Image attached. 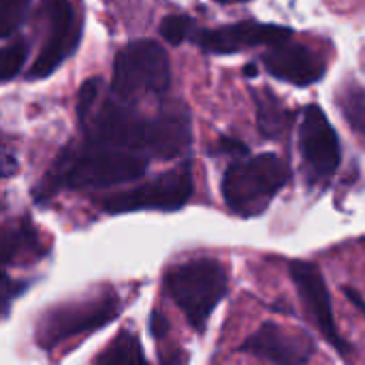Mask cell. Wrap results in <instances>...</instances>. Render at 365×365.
<instances>
[{"mask_svg":"<svg viewBox=\"0 0 365 365\" xmlns=\"http://www.w3.org/2000/svg\"><path fill=\"white\" fill-rule=\"evenodd\" d=\"M148 169V156L135 150L86 141L66 150L47 175L49 190H98L137 180Z\"/></svg>","mask_w":365,"mask_h":365,"instance_id":"obj_1","label":"cell"},{"mask_svg":"<svg viewBox=\"0 0 365 365\" xmlns=\"http://www.w3.org/2000/svg\"><path fill=\"white\" fill-rule=\"evenodd\" d=\"M291 180V167L278 154L235 158L222 178L225 203L240 216L261 214Z\"/></svg>","mask_w":365,"mask_h":365,"instance_id":"obj_2","label":"cell"},{"mask_svg":"<svg viewBox=\"0 0 365 365\" xmlns=\"http://www.w3.org/2000/svg\"><path fill=\"white\" fill-rule=\"evenodd\" d=\"M167 291L188 323L203 331L212 312L229 291L227 269L214 259H195L167 274Z\"/></svg>","mask_w":365,"mask_h":365,"instance_id":"obj_3","label":"cell"},{"mask_svg":"<svg viewBox=\"0 0 365 365\" xmlns=\"http://www.w3.org/2000/svg\"><path fill=\"white\" fill-rule=\"evenodd\" d=\"M169 81V58L156 41H133L115 56L111 94L124 103H135L145 94H163Z\"/></svg>","mask_w":365,"mask_h":365,"instance_id":"obj_4","label":"cell"},{"mask_svg":"<svg viewBox=\"0 0 365 365\" xmlns=\"http://www.w3.org/2000/svg\"><path fill=\"white\" fill-rule=\"evenodd\" d=\"M192 167L188 163L145 182L126 192L113 195L105 199L101 205L109 214H124L137 210H158V212H175L184 207L192 197Z\"/></svg>","mask_w":365,"mask_h":365,"instance_id":"obj_5","label":"cell"},{"mask_svg":"<svg viewBox=\"0 0 365 365\" xmlns=\"http://www.w3.org/2000/svg\"><path fill=\"white\" fill-rule=\"evenodd\" d=\"M118 310H120V304L113 293H107L98 299L62 306L43 319L36 331V340L45 349H51L56 344L66 342L68 338L77 334L94 331L107 325L109 321L118 317Z\"/></svg>","mask_w":365,"mask_h":365,"instance_id":"obj_6","label":"cell"},{"mask_svg":"<svg viewBox=\"0 0 365 365\" xmlns=\"http://www.w3.org/2000/svg\"><path fill=\"white\" fill-rule=\"evenodd\" d=\"M43 15L47 17V38L34 64L28 71L30 79L49 77L77 49L81 24L68 0H43Z\"/></svg>","mask_w":365,"mask_h":365,"instance_id":"obj_7","label":"cell"},{"mask_svg":"<svg viewBox=\"0 0 365 365\" xmlns=\"http://www.w3.org/2000/svg\"><path fill=\"white\" fill-rule=\"evenodd\" d=\"M293 284L302 297V304L306 308L308 319L317 325V329L321 331V336L344 357L351 353V344L346 340L340 338L336 319H334V306H331V297L325 284V278L319 269V265L310 263V261H293L289 265Z\"/></svg>","mask_w":365,"mask_h":365,"instance_id":"obj_8","label":"cell"},{"mask_svg":"<svg viewBox=\"0 0 365 365\" xmlns=\"http://www.w3.org/2000/svg\"><path fill=\"white\" fill-rule=\"evenodd\" d=\"M299 150L310 180H327L340 167V139L319 105H308L299 126Z\"/></svg>","mask_w":365,"mask_h":365,"instance_id":"obj_9","label":"cell"},{"mask_svg":"<svg viewBox=\"0 0 365 365\" xmlns=\"http://www.w3.org/2000/svg\"><path fill=\"white\" fill-rule=\"evenodd\" d=\"M195 43L207 53H237L257 45H274L293 36L291 28L276 24H261L255 19L237 21L220 28H205L192 34Z\"/></svg>","mask_w":365,"mask_h":365,"instance_id":"obj_10","label":"cell"},{"mask_svg":"<svg viewBox=\"0 0 365 365\" xmlns=\"http://www.w3.org/2000/svg\"><path fill=\"white\" fill-rule=\"evenodd\" d=\"M242 351L272 364H306L314 353V342L308 334L282 327L278 323H263L244 344Z\"/></svg>","mask_w":365,"mask_h":365,"instance_id":"obj_11","label":"cell"},{"mask_svg":"<svg viewBox=\"0 0 365 365\" xmlns=\"http://www.w3.org/2000/svg\"><path fill=\"white\" fill-rule=\"evenodd\" d=\"M263 64L276 79L302 88L323 79L327 68L319 53L302 43H293L291 38L269 45V49L263 53Z\"/></svg>","mask_w":365,"mask_h":365,"instance_id":"obj_12","label":"cell"},{"mask_svg":"<svg viewBox=\"0 0 365 365\" xmlns=\"http://www.w3.org/2000/svg\"><path fill=\"white\" fill-rule=\"evenodd\" d=\"M192 128L186 107L169 105L158 115L150 118L148 137H145V156L160 160L180 158L190 150Z\"/></svg>","mask_w":365,"mask_h":365,"instance_id":"obj_13","label":"cell"},{"mask_svg":"<svg viewBox=\"0 0 365 365\" xmlns=\"http://www.w3.org/2000/svg\"><path fill=\"white\" fill-rule=\"evenodd\" d=\"M41 255V240L30 222L9 225L0 229V274L17 261Z\"/></svg>","mask_w":365,"mask_h":365,"instance_id":"obj_14","label":"cell"},{"mask_svg":"<svg viewBox=\"0 0 365 365\" xmlns=\"http://www.w3.org/2000/svg\"><path fill=\"white\" fill-rule=\"evenodd\" d=\"M255 105H257V124H259V133L265 139H280L289 133V128L293 126L295 113L269 90H255L252 92Z\"/></svg>","mask_w":365,"mask_h":365,"instance_id":"obj_15","label":"cell"},{"mask_svg":"<svg viewBox=\"0 0 365 365\" xmlns=\"http://www.w3.org/2000/svg\"><path fill=\"white\" fill-rule=\"evenodd\" d=\"M145 355L139 346V340L133 334L122 331L111 346L98 357L101 364H130V361H143Z\"/></svg>","mask_w":365,"mask_h":365,"instance_id":"obj_16","label":"cell"},{"mask_svg":"<svg viewBox=\"0 0 365 365\" xmlns=\"http://www.w3.org/2000/svg\"><path fill=\"white\" fill-rule=\"evenodd\" d=\"M158 32L169 45H182L192 34V19L182 13H171L163 17Z\"/></svg>","mask_w":365,"mask_h":365,"instance_id":"obj_17","label":"cell"},{"mask_svg":"<svg viewBox=\"0 0 365 365\" xmlns=\"http://www.w3.org/2000/svg\"><path fill=\"white\" fill-rule=\"evenodd\" d=\"M30 0H0V38L11 36L26 17Z\"/></svg>","mask_w":365,"mask_h":365,"instance_id":"obj_18","label":"cell"},{"mask_svg":"<svg viewBox=\"0 0 365 365\" xmlns=\"http://www.w3.org/2000/svg\"><path fill=\"white\" fill-rule=\"evenodd\" d=\"M26 56H28V47L24 43L0 47V83L11 81L21 71Z\"/></svg>","mask_w":365,"mask_h":365,"instance_id":"obj_19","label":"cell"},{"mask_svg":"<svg viewBox=\"0 0 365 365\" xmlns=\"http://www.w3.org/2000/svg\"><path fill=\"white\" fill-rule=\"evenodd\" d=\"M342 109L346 120L353 124V128L357 133L364 130V113H365V101L361 86H353L351 92H344V101H342Z\"/></svg>","mask_w":365,"mask_h":365,"instance_id":"obj_20","label":"cell"},{"mask_svg":"<svg viewBox=\"0 0 365 365\" xmlns=\"http://www.w3.org/2000/svg\"><path fill=\"white\" fill-rule=\"evenodd\" d=\"M101 92H103V79L101 77H92V79L83 81V86L79 88V94H77V118H79V122L96 105V101L101 98Z\"/></svg>","mask_w":365,"mask_h":365,"instance_id":"obj_21","label":"cell"},{"mask_svg":"<svg viewBox=\"0 0 365 365\" xmlns=\"http://www.w3.org/2000/svg\"><path fill=\"white\" fill-rule=\"evenodd\" d=\"M26 289L24 282H17L13 278H9L6 274H0V319L9 312L11 302Z\"/></svg>","mask_w":365,"mask_h":365,"instance_id":"obj_22","label":"cell"},{"mask_svg":"<svg viewBox=\"0 0 365 365\" xmlns=\"http://www.w3.org/2000/svg\"><path fill=\"white\" fill-rule=\"evenodd\" d=\"M212 154L216 156H229V158H242V156H248V145L240 139H233V137H220L216 143H214V150H210Z\"/></svg>","mask_w":365,"mask_h":365,"instance_id":"obj_23","label":"cell"},{"mask_svg":"<svg viewBox=\"0 0 365 365\" xmlns=\"http://www.w3.org/2000/svg\"><path fill=\"white\" fill-rule=\"evenodd\" d=\"M17 158L9 152V150H4V148H0V180H4V178H11L15 171H17Z\"/></svg>","mask_w":365,"mask_h":365,"instance_id":"obj_24","label":"cell"},{"mask_svg":"<svg viewBox=\"0 0 365 365\" xmlns=\"http://www.w3.org/2000/svg\"><path fill=\"white\" fill-rule=\"evenodd\" d=\"M150 331H152V336L154 338H165L167 336V331H169V323H167V319H165V314H160V312H152V319H150Z\"/></svg>","mask_w":365,"mask_h":365,"instance_id":"obj_25","label":"cell"},{"mask_svg":"<svg viewBox=\"0 0 365 365\" xmlns=\"http://www.w3.org/2000/svg\"><path fill=\"white\" fill-rule=\"evenodd\" d=\"M346 295L353 299V304H355L359 310H364V299H361V295H359L357 291H353V289H346Z\"/></svg>","mask_w":365,"mask_h":365,"instance_id":"obj_26","label":"cell"},{"mask_svg":"<svg viewBox=\"0 0 365 365\" xmlns=\"http://www.w3.org/2000/svg\"><path fill=\"white\" fill-rule=\"evenodd\" d=\"M244 73H246V77H257L259 68H257V64H248V66L244 68Z\"/></svg>","mask_w":365,"mask_h":365,"instance_id":"obj_27","label":"cell"},{"mask_svg":"<svg viewBox=\"0 0 365 365\" xmlns=\"http://www.w3.org/2000/svg\"><path fill=\"white\" fill-rule=\"evenodd\" d=\"M216 2H222V4H233V2H246V0H216Z\"/></svg>","mask_w":365,"mask_h":365,"instance_id":"obj_28","label":"cell"}]
</instances>
